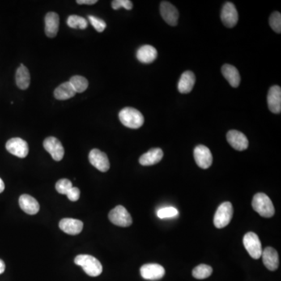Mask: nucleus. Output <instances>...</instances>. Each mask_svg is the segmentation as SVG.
I'll use <instances>...</instances> for the list:
<instances>
[{
	"label": "nucleus",
	"mask_w": 281,
	"mask_h": 281,
	"mask_svg": "<svg viewBox=\"0 0 281 281\" xmlns=\"http://www.w3.org/2000/svg\"><path fill=\"white\" fill-rule=\"evenodd\" d=\"M227 139L231 147L238 151H244L248 147V140L241 132L231 130L227 134Z\"/></svg>",
	"instance_id": "nucleus-13"
},
{
	"label": "nucleus",
	"mask_w": 281,
	"mask_h": 281,
	"mask_svg": "<svg viewBox=\"0 0 281 281\" xmlns=\"http://www.w3.org/2000/svg\"><path fill=\"white\" fill-rule=\"evenodd\" d=\"M243 244L252 258L259 259L262 256V244L258 235L255 233H247L243 238Z\"/></svg>",
	"instance_id": "nucleus-5"
},
{
	"label": "nucleus",
	"mask_w": 281,
	"mask_h": 281,
	"mask_svg": "<svg viewBox=\"0 0 281 281\" xmlns=\"http://www.w3.org/2000/svg\"><path fill=\"white\" fill-rule=\"evenodd\" d=\"M252 206L255 211L262 217L270 218L275 214L274 204L264 193H258L253 197Z\"/></svg>",
	"instance_id": "nucleus-3"
},
{
	"label": "nucleus",
	"mask_w": 281,
	"mask_h": 281,
	"mask_svg": "<svg viewBox=\"0 0 281 281\" xmlns=\"http://www.w3.org/2000/svg\"><path fill=\"white\" fill-rule=\"evenodd\" d=\"M5 189V184H4L3 180L0 178V193H2Z\"/></svg>",
	"instance_id": "nucleus-37"
},
{
	"label": "nucleus",
	"mask_w": 281,
	"mask_h": 281,
	"mask_svg": "<svg viewBox=\"0 0 281 281\" xmlns=\"http://www.w3.org/2000/svg\"><path fill=\"white\" fill-rule=\"evenodd\" d=\"M6 269V265L2 259H0V274H2Z\"/></svg>",
	"instance_id": "nucleus-36"
},
{
	"label": "nucleus",
	"mask_w": 281,
	"mask_h": 281,
	"mask_svg": "<svg viewBox=\"0 0 281 281\" xmlns=\"http://www.w3.org/2000/svg\"><path fill=\"white\" fill-rule=\"evenodd\" d=\"M142 278L148 281H158L162 279L165 275L164 268L159 264H146L140 269Z\"/></svg>",
	"instance_id": "nucleus-10"
},
{
	"label": "nucleus",
	"mask_w": 281,
	"mask_h": 281,
	"mask_svg": "<svg viewBox=\"0 0 281 281\" xmlns=\"http://www.w3.org/2000/svg\"><path fill=\"white\" fill-rule=\"evenodd\" d=\"M137 59L143 64H151L157 58V50L150 45L140 47L137 51Z\"/></svg>",
	"instance_id": "nucleus-22"
},
{
	"label": "nucleus",
	"mask_w": 281,
	"mask_h": 281,
	"mask_svg": "<svg viewBox=\"0 0 281 281\" xmlns=\"http://www.w3.org/2000/svg\"><path fill=\"white\" fill-rule=\"evenodd\" d=\"M234 214V209L231 202H226L222 203L218 207L214 216V223L215 227L218 229L227 227L231 222Z\"/></svg>",
	"instance_id": "nucleus-4"
},
{
	"label": "nucleus",
	"mask_w": 281,
	"mask_h": 281,
	"mask_svg": "<svg viewBox=\"0 0 281 281\" xmlns=\"http://www.w3.org/2000/svg\"><path fill=\"white\" fill-rule=\"evenodd\" d=\"M73 188L72 183L68 179H60L56 184V189L60 194L66 195L68 191Z\"/></svg>",
	"instance_id": "nucleus-30"
},
{
	"label": "nucleus",
	"mask_w": 281,
	"mask_h": 281,
	"mask_svg": "<svg viewBox=\"0 0 281 281\" xmlns=\"http://www.w3.org/2000/svg\"><path fill=\"white\" fill-rule=\"evenodd\" d=\"M163 157V151L161 149L155 148L151 149L150 151L140 157L139 163L141 165L148 167V166L155 165L156 163L161 161Z\"/></svg>",
	"instance_id": "nucleus-20"
},
{
	"label": "nucleus",
	"mask_w": 281,
	"mask_h": 281,
	"mask_svg": "<svg viewBox=\"0 0 281 281\" xmlns=\"http://www.w3.org/2000/svg\"><path fill=\"white\" fill-rule=\"evenodd\" d=\"M6 149L10 154L19 158H25L29 151L27 142L20 138H14L9 140L6 142Z\"/></svg>",
	"instance_id": "nucleus-7"
},
{
	"label": "nucleus",
	"mask_w": 281,
	"mask_h": 281,
	"mask_svg": "<svg viewBox=\"0 0 281 281\" xmlns=\"http://www.w3.org/2000/svg\"><path fill=\"white\" fill-rule=\"evenodd\" d=\"M67 25L71 28L79 27L80 29H86L87 27V22L86 18H82L80 16L71 15L67 18Z\"/></svg>",
	"instance_id": "nucleus-28"
},
{
	"label": "nucleus",
	"mask_w": 281,
	"mask_h": 281,
	"mask_svg": "<svg viewBox=\"0 0 281 281\" xmlns=\"http://www.w3.org/2000/svg\"><path fill=\"white\" fill-rule=\"evenodd\" d=\"M212 273H213V269L211 266H208L206 264H201L195 268L192 271V276L196 279L203 280L210 278Z\"/></svg>",
	"instance_id": "nucleus-27"
},
{
	"label": "nucleus",
	"mask_w": 281,
	"mask_h": 281,
	"mask_svg": "<svg viewBox=\"0 0 281 281\" xmlns=\"http://www.w3.org/2000/svg\"><path fill=\"white\" fill-rule=\"evenodd\" d=\"M43 146L55 161L62 160L64 156V146L57 138L55 137L47 138L43 142Z\"/></svg>",
	"instance_id": "nucleus-12"
},
{
	"label": "nucleus",
	"mask_w": 281,
	"mask_h": 281,
	"mask_svg": "<svg viewBox=\"0 0 281 281\" xmlns=\"http://www.w3.org/2000/svg\"><path fill=\"white\" fill-rule=\"evenodd\" d=\"M222 74L233 87H238L240 82V74L235 66L230 64H224L222 66Z\"/></svg>",
	"instance_id": "nucleus-23"
},
{
	"label": "nucleus",
	"mask_w": 281,
	"mask_h": 281,
	"mask_svg": "<svg viewBox=\"0 0 281 281\" xmlns=\"http://www.w3.org/2000/svg\"><path fill=\"white\" fill-rule=\"evenodd\" d=\"M195 75L193 72L188 70L183 73L178 82L177 88L180 93H189L193 89L195 84Z\"/></svg>",
	"instance_id": "nucleus-21"
},
{
	"label": "nucleus",
	"mask_w": 281,
	"mask_h": 281,
	"mask_svg": "<svg viewBox=\"0 0 281 281\" xmlns=\"http://www.w3.org/2000/svg\"><path fill=\"white\" fill-rule=\"evenodd\" d=\"M178 210L174 207H166L159 210L157 212V216L160 219H165V218L175 217L178 215Z\"/></svg>",
	"instance_id": "nucleus-31"
},
{
	"label": "nucleus",
	"mask_w": 281,
	"mask_h": 281,
	"mask_svg": "<svg viewBox=\"0 0 281 281\" xmlns=\"http://www.w3.org/2000/svg\"><path fill=\"white\" fill-rule=\"evenodd\" d=\"M70 85L74 88L76 93H82L87 89L88 87V82L86 78L82 76L76 75L72 77L70 79Z\"/></svg>",
	"instance_id": "nucleus-26"
},
{
	"label": "nucleus",
	"mask_w": 281,
	"mask_h": 281,
	"mask_svg": "<svg viewBox=\"0 0 281 281\" xmlns=\"http://www.w3.org/2000/svg\"><path fill=\"white\" fill-rule=\"evenodd\" d=\"M112 7L115 10H119L121 7L130 10L133 8V3L130 0H114L112 2Z\"/></svg>",
	"instance_id": "nucleus-33"
},
{
	"label": "nucleus",
	"mask_w": 281,
	"mask_h": 281,
	"mask_svg": "<svg viewBox=\"0 0 281 281\" xmlns=\"http://www.w3.org/2000/svg\"><path fill=\"white\" fill-rule=\"evenodd\" d=\"M59 227L61 231L67 235H79L83 230L84 224L79 219H72V218H64L60 220Z\"/></svg>",
	"instance_id": "nucleus-16"
},
{
	"label": "nucleus",
	"mask_w": 281,
	"mask_h": 281,
	"mask_svg": "<svg viewBox=\"0 0 281 281\" xmlns=\"http://www.w3.org/2000/svg\"><path fill=\"white\" fill-rule=\"evenodd\" d=\"M75 95L76 91L69 82L61 84L54 91L55 98L58 100H66Z\"/></svg>",
	"instance_id": "nucleus-25"
},
{
	"label": "nucleus",
	"mask_w": 281,
	"mask_h": 281,
	"mask_svg": "<svg viewBox=\"0 0 281 281\" xmlns=\"http://www.w3.org/2000/svg\"><path fill=\"white\" fill-rule=\"evenodd\" d=\"M111 223L119 227H127L132 224V218L128 210L122 206H117L109 214Z\"/></svg>",
	"instance_id": "nucleus-6"
},
{
	"label": "nucleus",
	"mask_w": 281,
	"mask_h": 281,
	"mask_svg": "<svg viewBox=\"0 0 281 281\" xmlns=\"http://www.w3.org/2000/svg\"><path fill=\"white\" fill-rule=\"evenodd\" d=\"M194 157L196 164L202 169L210 168L214 160L210 149L202 145L196 146L194 150Z\"/></svg>",
	"instance_id": "nucleus-8"
},
{
	"label": "nucleus",
	"mask_w": 281,
	"mask_h": 281,
	"mask_svg": "<svg viewBox=\"0 0 281 281\" xmlns=\"http://www.w3.org/2000/svg\"><path fill=\"white\" fill-rule=\"evenodd\" d=\"M30 82H31V76H30L29 70L22 64L18 67L16 73V83L20 89L25 90L29 87Z\"/></svg>",
	"instance_id": "nucleus-24"
},
{
	"label": "nucleus",
	"mask_w": 281,
	"mask_h": 281,
	"mask_svg": "<svg viewBox=\"0 0 281 281\" xmlns=\"http://www.w3.org/2000/svg\"><path fill=\"white\" fill-rule=\"evenodd\" d=\"M88 19H89L90 23L91 25L93 26L98 32H103L107 27V23L100 18H96L95 16H88Z\"/></svg>",
	"instance_id": "nucleus-32"
},
{
	"label": "nucleus",
	"mask_w": 281,
	"mask_h": 281,
	"mask_svg": "<svg viewBox=\"0 0 281 281\" xmlns=\"http://www.w3.org/2000/svg\"><path fill=\"white\" fill-rule=\"evenodd\" d=\"M119 118L124 126L130 129H138L145 122L142 112L131 107H126L121 109L119 113Z\"/></svg>",
	"instance_id": "nucleus-2"
},
{
	"label": "nucleus",
	"mask_w": 281,
	"mask_h": 281,
	"mask_svg": "<svg viewBox=\"0 0 281 281\" xmlns=\"http://www.w3.org/2000/svg\"><path fill=\"white\" fill-rule=\"evenodd\" d=\"M160 14L169 25L176 26L178 22L179 12L171 2L163 1L160 4Z\"/></svg>",
	"instance_id": "nucleus-14"
},
{
	"label": "nucleus",
	"mask_w": 281,
	"mask_h": 281,
	"mask_svg": "<svg viewBox=\"0 0 281 281\" xmlns=\"http://www.w3.org/2000/svg\"><path fill=\"white\" fill-rule=\"evenodd\" d=\"M220 18L226 27L231 28L236 25L238 22V13L232 2H227L223 5Z\"/></svg>",
	"instance_id": "nucleus-11"
},
{
	"label": "nucleus",
	"mask_w": 281,
	"mask_h": 281,
	"mask_svg": "<svg viewBox=\"0 0 281 281\" xmlns=\"http://www.w3.org/2000/svg\"><path fill=\"white\" fill-rule=\"evenodd\" d=\"M267 103L269 109L274 113H281V88L280 86H272L267 95Z\"/></svg>",
	"instance_id": "nucleus-15"
},
{
	"label": "nucleus",
	"mask_w": 281,
	"mask_h": 281,
	"mask_svg": "<svg viewBox=\"0 0 281 281\" xmlns=\"http://www.w3.org/2000/svg\"><path fill=\"white\" fill-rule=\"evenodd\" d=\"M80 195H81V192H80L79 189L78 188L73 187V188H70V190L68 191L66 195L67 196L68 199L70 200L71 202H76L79 199Z\"/></svg>",
	"instance_id": "nucleus-34"
},
{
	"label": "nucleus",
	"mask_w": 281,
	"mask_h": 281,
	"mask_svg": "<svg viewBox=\"0 0 281 281\" xmlns=\"http://www.w3.org/2000/svg\"><path fill=\"white\" fill-rule=\"evenodd\" d=\"M97 0H78L77 3L82 5V4H86V5H93L96 3Z\"/></svg>",
	"instance_id": "nucleus-35"
},
{
	"label": "nucleus",
	"mask_w": 281,
	"mask_h": 281,
	"mask_svg": "<svg viewBox=\"0 0 281 281\" xmlns=\"http://www.w3.org/2000/svg\"><path fill=\"white\" fill-rule=\"evenodd\" d=\"M262 261L268 270L275 271L279 266V256L274 248L267 247L262 250Z\"/></svg>",
	"instance_id": "nucleus-17"
},
{
	"label": "nucleus",
	"mask_w": 281,
	"mask_h": 281,
	"mask_svg": "<svg viewBox=\"0 0 281 281\" xmlns=\"http://www.w3.org/2000/svg\"><path fill=\"white\" fill-rule=\"evenodd\" d=\"M19 206L24 213L29 215L38 214L40 206L37 200L29 195H22L19 198Z\"/></svg>",
	"instance_id": "nucleus-18"
},
{
	"label": "nucleus",
	"mask_w": 281,
	"mask_h": 281,
	"mask_svg": "<svg viewBox=\"0 0 281 281\" xmlns=\"http://www.w3.org/2000/svg\"><path fill=\"white\" fill-rule=\"evenodd\" d=\"M270 25L277 33L281 32V14L280 12H274L270 18Z\"/></svg>",
	"instance_id": "nucleus-29"
},
{
	"label": "nucleus",
	"mask_w": 281,
	"mask_h": 281,
	"mask_svg": "<svg viewBox=\"0 0 281 281\" xmlns=\"http://www.w3.org/2000/svg\"><path fill=\"white\" fill-rule=\"evenodd\" d=\"M88 159H89L91 165L98 169L99 171L107 172V171H109L110 163H109L108 156L105 152H103L97 149H94L90 151Z\"/></svg>",
	"instance_id": "nucleus-9"
},
{
	"label": "nucleus",
	"mask_w": 281,
	"mask_h": 281,
	"mask_svg": "<svg viewBox=\"0 0 281 281\" xmlns=\"http://www.w3.org/2000/svg\"><path fill=\"white\" fill-rule=\"evenodd\" d=\"M45 32L49 38L56 37L58 33L60 25V18L58 14L54 12H49L45 18Z\"/></svg>",
	"instance_id": "nucleus-19"
},
{
	"label": "nucleus",
	"mask_w": 281,
	"mask_h": 281,
	"mask_svg": "<svg viewBox=\"0 0 281 281\" xmlns=\"http://www.w3.org/2000/svg\"><path fill=\"white\" fill-rule=\"evenodd\" d=\"M76 265L81 266L90 277H98L103 272V266L97 259L89 255H79L74 259Z\"/></svg>",
	"instance_id": "nucleus-1"
}]
</instances>
